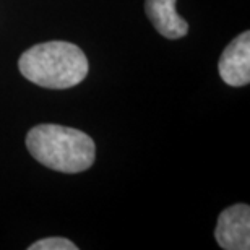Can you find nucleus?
<instances>
[{
	"label": "nucleus",
	"mask_w": 250,
	"mask_h": 250,
	"mask_svg": "<svg viewBox=\"0 0 250 250\" xmlns=\"http://www.w3.org/2000/svg\"><path fill=\"white\" fill-rule=\"evenodd\" d=\"M149 21L161 36L181 39L188 33V23L176 10V0H146L145 3Z\"/></svg>",
	"instance_id": "obj_5"
},
{
	"label": "nucleus",
	"mask_w": 250,
	"mask_h": 250,
	"mask_svg": "<svg viewBox=\"0 0 250 250\" xmlns=\"http://www.w3.org/2000/svg\"><path fill=\"white\" fill-rule=\"evenodd\" d=\"M219 75L229 86H246L250 82V33L244 31L224 49L218 63Z\"/></svg>",
	"instance_id": "obj_4"
},
{
	"label": "nucleus",
	"mask_w": 250,
	"mask_h": 250,
	"mask_svg": "<svg viewBox=\"0 0 250 250\" xmlns=\"http://www.w3.org/2000/svg\"><path fill=\"white\" fill-rule=\"evenodd\" d=\"M18 68L24 78L38 86L67 89L86 78L89 65L78 46L67 41H49L23 52Z\"/></svg>",
	"instance_id": "obj_2"
},
{
	"label": "nucleus",
	"mask_w": 250,
	"mask_h": 250,
	"mask_svg": "<svg viewBox=\"0 0 250 250\" xmlns=\"http://www.w3.org/2000/svg\"><path fill=\"white\" fill-rule=\"evenodd\" d=\"M214 237L221 249H250V208L246 203L232 205L219 214Z\"/></svg>",
	"instance_id": "obj_3"
},
{
	"label": "nucleus",
	"mask_w": 250,
	"mask_h": 250,
	"mask_svg": "<svg viewBox=\"0 0 250 250\" xmlns=\"http://www.w3.org/2000/svg\"><path fill=\"white\" fill-rule=\"evenodd\" d=\"M26 148L42 166L65 174L86 171L96 158V145L89 135L56 124L33 127L26 135Z\"/></svg>",
	"instance_id": "obj_1"
},
{
	"label": "nucleus",
	"mask_w": 250,
	"mask_h": 250,
	"mask_svg": "<svg viewBox=\"0 0 250 250\" xmlns=\"http://www.w3.org/2000/svg\"><path fill=\"white\" fill-rule=\"evenodd\" d=\"M29 250H78L72 241L63 237H47L36 241L28 247Z\"/></svg>",
	"instance_id": "obj_6"
}]
</instances>
